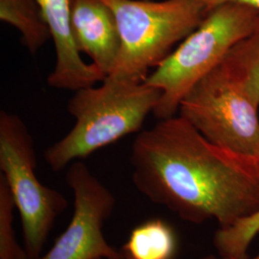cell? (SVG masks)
Listing matches in <instances>:
<instances>
[{"mask_svg": "<svg viewBox=\"0 0 259 259\" xmlns=\"http://www.w3.org/2000/svg\"><path fill=\"white\" fill-rule=\"evenodd\" d=\"M130 162L139 192L185 222L226 228L259 209L251 157L214 145L182 116L139 132Z\"/></svg>", "mask_w": 259, "mask_h": 259, "instance_id": "1", "label": "cell"}, {"mask_svg": "<svg viewBox=\"0 0 259 259\" xmlns=\"http://www.w3.org/2000/svg\"><path fill=\"white\" fill-rule=\"evenodd\" d=\"M161 93L145 82L128 83L109 78L99 88L77 91L67 104L76 123L66 136L45 151L48 166L62 171L99 149L139 133Z\"/></svg>", "mask_w": 259, "mask_h": 259, "instance_id": "2", "label": "cell"}, {"mask_svg": "<svg viewBox=\"0 0 259 259\" xmlns=\"http://www.w3.org/2000/svg\"><path fill=\"white\" fill-rule=\"evenodd\" d=\"M258 19V10L236 3L210 10L145 80L162 93L153 111L157 119L175 116L187 93L222 63L232 47L250 35Z\"/></svg>", "mask_w": 259, "mask_h": 259, "instance_id": "3", "label": "cell"}, {"mask_svg": "<svg viewBox=\"0 0 259 259\" xmlns=\"http://www.w3.org/2000/svg\"><path fill=\"white\" fill-rule=\"evenodd\" d=\"M117 20L121 48L106 78L143 83L150 68L159 65L177 42L204 20L207 12L198 0H102Z\"/></svg>", "mask_w": 259, "mask_h": 259, "instance_id": "4", "label": "cell"}, {"mask_svg": "<svg viewBox=\"0 0 259 259\" xmlns=\"http://www.w3.org/2000/svg\"><path fill=\"white\" fill-rule=\"evenodd\" d=\"M37 155L24 122L8 111L0 112V170L20 215L28 259L42 254L56 219L68 201L58 190L42 185L36 175Z\"/></svg>", "mask_w": 259, "mask_h": 259, "instance_id": "5", "label": "cell"}, {"mask_svg": "<svg viewBox=\"0 0 259 259\" xmlns=\"http://www.w3.org/2000/svg\"><path fill=\"white\" fill-rule=\"evenodd\" d=\"M258 109L221 63L187 93L179 111L214 145L253 157L259 153Z\"/></svg>", "mask_w": 259, "mask_h": 259, "instance_id": "6", "label": "cell"}, {"mask_svg": "<svg viewBox=\"0 0 259 259\" xmlns=\"http://www.w3.org/2000/svg\"><path fill=\"white\" fill-rule=\"evenodd\" d=\"M65 182L74 198L73 214L53 246L37 259H113L123 256L107 241L104 225L115 207L111 190L83 162H72Z\"/></svg>", "mask_w": 259, "mask_h": 259, "instance_id": "7", "label": "cell"}, {"mask_svg": "<svg viewBox=\"0 0 259 259\" xmlns=\"http://www.w3.org/2000/svg\"><path fill=\"white\" fill-rule=\"evenodd\" d=\"M72 0H37L51 31L56 64L47 83L57 90L74 91L93 87L106 76L93 64H87L75 47L71 32Z\"/></svg>", "mask_w": 259, "mask_h": 259, "instance_id": "8", "label": "cell"}, {"mask_svg": "<svg viewBox=\"0 0 259 259\" xmlns=\"http://www.w3.org/2000/svg\"><path fill=\"white\" fill-rule=\"evenodd\" d=\"M71 32L75 47L92 59L106 77L116 64L121 37L113 11L102 0L71 1Z\"/></svg>", "mask_w": 259, "mask_h": 259, "instance_id": "9", "label": "cell"}, {"mask_svg": "<svg viewBox=\"0 0 259 259\" xmlns=\"http://www.w3.org/2000/svg\"><path fill=\"white\" fill-rule=\"evenodd\" d=\"M177 247L174 229L161 219H151L132 231L123 250L132 259H175Z\"/></svg>", "mask_w": 259, "mask_h": 259, "instance_id": "10", "label": "cell"}, {"mask_svg": "<svg viewBox=\"0 0 259 259\" xmlns=\"http://www.w3.org/2000/svg\"><path fill=\"white\" fill-rule=\"evenodd\" d=\"M0 19L19 30L23 46L33 55L52 38L37 0H0Z\"/></svg>", "mask_w": 259, "mask_h": 259, "instance_id": "11", "label": "cell"}, {"mask_svg": "<svg viewBox=\"0 0 259 259\" xmlns=\"http://www.w3.org/2000/svg\"><path fill=\"white\" fill-rule=\"evenodd\" d=\"M222 63L259 106V19L250 35L232 47Z\"/></svg>", "mask_w": 259, "mask_h": 259, "instance_id": "12", "label": "cell"}, {"mask_svg": "<svg viewBox=\"0 0 259 259\" xmlns=\"http://www.w3.org/2000/svg\"><path fill=\"white\" fill-rule=\"evenodd\" d=\"M258 232L259 209L230 227L219 228L213 244L220 257L247 258V251Z\"/></svg>", "mask_w": 259, "mask_h": 259, "instance_id": "13", "label": "cell"}, {"mask_svg": "<svg viewBox=\"0 0 259 259\" xmlns=\"http://www.w3.org/2000/svg\"><path fill=\"white\" fill-rule=\"evenodd\" d=\"M16 204L4 176L0 175V259H28L26 250L17 241L14 229Z\"/></svg>", "mask_w": 259, "mask_h": 259, "instance_id": "14", "label": "cell"}, {"mask_svg": "<svg viewBox=\"0 0 259 259\" xmlns=\"http://www.w3.org/2000/svg\"><path fill=\"white\" fill-rule=\"evenodd\" d=\"M198 1L204 5L207 13L213 8H216L220 5L227 4V3L241 4V5L249 6V7L259 11V0H198Z\"/></svg>", "mask_w": 259, "mask_h": 259, "instance_id": "15", "label": "cell"}, {"mask_svg": "<svg viewBox=\"0 0 259 259\" xmlns=\"http://www.w3.org/2000/svg\"><path fill=\"white\" fill-rule=\"evenodd\" d=\"M251 159H252V163H253L255 173H256L259 180V153L255 157H251Z\"/></svg>", "mask_w": 259, "mask_h": 259, "instance_id": "16", "label": "cell"}, {"mask_svg": "<svg viewBox=\"0 0 259 259\" xmlns=\"http://www.w3.org/2000/svg\"><path fill=\"white\" fill-rule=\"evenodd\" d=\"M259 235V232H258ZM219 259H249L248 257L247 258H234V257H220ZM250 259H259V253L256 255V256H254V257H252V258Z\"/></svg>", "mask_w": 259, "mask_h": 259, "instance_id": "17", "label": "cell"}, {"mask_svg": "<svg viewBox=\"0 0 259 259\" xmlns=\"http://www.w3.org/2000/svg\"><path fill=\"white\" fill-rule=\"evenodd\" d=\"M201 259H219L218 257H216L215 255H213V254H208V255H205L204 256L203 258Z\"/></svg>", "mask_w": 259, "mask_h": 259, "instance_id": "18", "label": "cell"}, {"mask_svg": "<svg viewBox=\"0 0 259 259\" xmlns=\"http://www.w3.org/2000/svg\"><path fill=\"white\" fill-rule=\"evenodd\" d=\"M113 259H132L130 258V257H128V256H126L125 254L123 255V256H121V257H118V258H113Z\"/></svg>", "mask_w": 259, "mask_h": 259, "instance_id": "19", "label": "cell"}]
</instances>
